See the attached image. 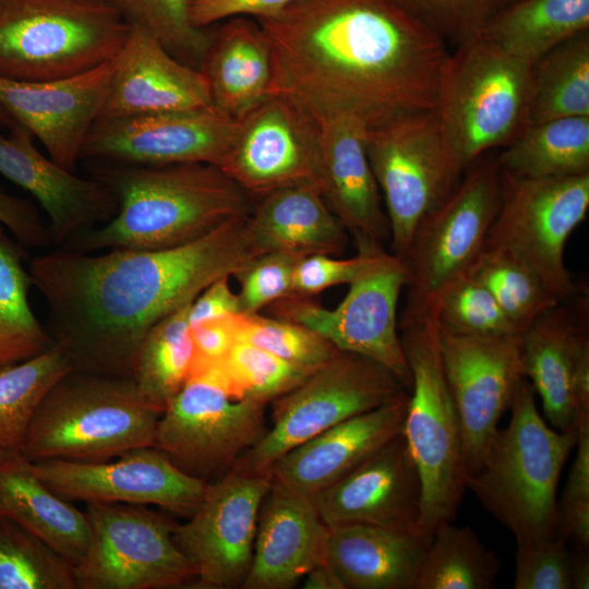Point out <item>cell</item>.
Masks as SVG:
<instances>
[{
  "label": "cell",
  "instance_id": "1",
  "mask_svg": "<svg viewBox=\"0 0 589 589\" xmlns=\"http://www.w3.org/2000/svg\"><path fill=\"white\" fill-rule=\"evenodd\" d=\"M255 20L272 94L318 123L344 117L371 131L436 107L447 44L399 0H298Z\"/></svg>",
  "mask_w": 589,
  "mask_h": 589
},
{
  "label": "cell",
  "instance_id": "2",
  "mask_svg": "<svg viewBox=\"0 0 589 589\" xmlns=\"http://www.w3.org/2000/svg\"><path fill=\"white\" fill-rule=\"evenodd\" d=\"M248 217L168 249L92 254L53 248L32 259L33 286L48 306L46 329L73 370L131 377L137 349L155 324L260 254Z\"/></svg>",
  "mask_w": 589,
  "mask_h": 589
},
{
  "label": "cell",
  "instance_id": "3",
  "mask_svg": "<svg viewBox=\"0 0 589 589\" xmlns=\"http://www.w3.org/2000/svg\"><path fill=\"white\" fill-rule=\"evenodd\" d=\"M89 172L116 195L118 213L59 248L86 253L173 248L232 218L249 216L255 204L236 181L211 164L139 166L93 160Z\"/></svg>",
  "mask_w": 589,
  "mask_h": 589
},
{
  "label": "cell",
  "instance_id": "4",
  "mask_svg": "<svg viewBox=\"0 0 589 589\" xmlns=\"http://www.w3.org/2000/svg\"><path fill=\"white\" fill-rule=\"evenodd\" d=\"M536 392L524 377L513 397L510 420L498 429L466 485L515 537L516 544L555 537L557 484L576 446V430L558 431L541 417Z\"/></svg>",
  "mask_w": 589,
  "mask_h": 589
},
{
  "label": "cell",
  "instance_id": "5",
  "mask_svg": "<svg viewBox=\"0 0 589 589\" xmlns=\"http://www.w3.org/2000/svg\"><path fill=\"white\" fill-rule=\"evenodd\" d=\"M161 412L131 377L71 371L46 395L22 454L31 461H104L154 446Z\"/></svg>",
  "mask_w": 589,
  "mask_h": 589
},
{
  "label": "cell",
  "instance_id": "6",
  "mask_svg": "<svg viewBox=\"0 0 589 589\" xmlns=\"http://www.w3.org/2000/svg\"><path fill=\"white\" fill-rule=\"evenodd\" d=\"M131 24L108 0H0V77L45 82L113 60Z\"/></svg>",
  "mask_w": 589,
  "mask_h": 589
},
{
  "label": "cell",
  "instance_id": "7",
  "mask_svg": "<svg viewBox=\"0 0 589 589\" xmlns=\"http://www.w3.org/2000/svg\"><path fill=\"white\" fill-rule=\"evenodd\" d=\"M531 67L483 35L455 46L440 77L435 111L465 170L508 145L528 124Z\"/></svg>",
  "mask_w": 589,
  "mask_h": 589
},
{
  "label": "cell",
  "instance_id": "8",
  "mask_svg": "<svg viewBox=\"0 0 589 589\" xmlns=\"http://www.w3.org/2000/svg\"><path fill=\"white\" fill-rule=\"evenodd\" d=\"M501 192V168L485 154L465 170L449 196L419 220L401 257L407 281L399 329L434 317L446 290L469 274L484 250Z\"/></svg>",
  "mask_w": 589,
  "mask_h": 589
},
{
  "label": "cell",
  "instance_id": "9",
  "mask_svg": "<svg viewBox=\"0 0 589 589\" xmlns=\"http://www.w3.org/2000/svg\"><path fill=\"white\" fill-rule=\"evenodd\" d=\"M400 330L411 373L401 433L421 479L419 531L433 534L456 519L467 489L462 437L434 317Z\"/></svg>",
  "mask_w": 589,
  "mask_h": 589
},
{
  "label": "cell",
  "instance_id": "10",
  "mask_svg": "<svg viewBox=\"0 0 589 589\" xmlns=\"http://www.w3.org/2000/svg\"><path fill=\"white\" fill-rule=\"evenodd\" d=\"M408 390L387 368L339 350L296 388L274 400L272 425L231 468L271 473L284 454L329 428L376 409Z\"/></svg>",
  "mask_w": 589,
  "mask_h": 589
},
{
  "label": "cell",
  "instance_id": "11",
  "mask_svg": "<svg viewBox=\"0 0 589 589\" xmlns=\"http://www.w3.org/2000/svg\"><path fill=\"white\" fill-rule=\"evenodd\" d=\"M502 172L501 201L484 249L514 257L560 301L584 289L564 264L565 244L589 208V172L526 178Z\"/></svg>",
  "mask_w": 589,
  "mask_h": 589
},
{
  "label": "cell",
  "instance_id": "12",
  "mask_svg": "<svg viewBox=\"0 0 589 589\" xmlns=\"http://www.w3.org/2000/svg\"><path fill=\"white\" fill-rule=\"evenodd\" d=\"M365 151L384 199L392 253L401 259L419 220L449 196L464 171L435 109L366 131Z\"/></svg>",
  "mask_w": 589,
  "mask_h": 589
},
{
  "label": "cell",
  "instance_id": "13",
  "mask_svg": "<svg viewBox=\"0 0 589 589\" xmlns=\"http://www.w3.org/2000/svg\"><path fill=\"white\" fill-rule=\"evenodd\" d=\"M87 550L73 567L76 589H166L194 584L173 540L176 521L144 505L87 503Z\"/></svg>",
  "mask_w": 589,
  "mask_h": 589
},
{
  "label": "cell",
  "instance_id": "14",
  "mask_svg": "<svg viewBox=\"0 0 589 589\" xmlns=\"http://www.w3.org/2000/svg\"><path fill=\"white\" fill-rule=\"evenodd\" d=\"M265 406L233 397L211 372L190 375L161 412L154 446L179 469L206 481L231 469L265 434Z\"/></svg>",
  "mask_w": 589,
  "mask_h": 589
},
{
  "label": "cell",
  "instance_id": "15",
  "mask_svg": "<svg viewBox=\"0 0 589 589\" xmlns=\"http://www.w3.org/2000/svg\"><path fill=\"white\" fill-rule=\"evenodd\" d=\"M237 121L230 148L218 167L254 201L287 187L318 188L322 129L305 109L271 94Z\"/></svg>",
  "mask_w": 589,
  "mask_h": 589
},
{
  "label": "cell",
  "instance_id": "16",
  "mask_svg": "<svg viewBox=\"0 0 589 589\" xmlns=\"http://www.w3.org/2000/svg\"><path fill=\"white\" fill-rule=\"evenodd\" d=\"M407 281L402 260L350 284L335 309H326L308 296L291 294L269 304L272 314L316 332L339 350L370 358L390 370L409 390L410 368L398 333L397 308Z\"/></svg>",
  "mask_w": 589,
  "mask_h": 589
},
{
  "label": "cell",
  "instance_id": "17",
  "mask_svg": "<svg viewBox=\"0 0 589 589\" xmlns=\"http://www.w3.org/2000/svg\"><path fill=\"white\" fill-rule=\"evenodd\" d=\"M271 473L229 469L207 483L203 500L173 540L192 564L195 588H241L251 566L257 518Z\"/></svg>",
  "mask_w": 589,
  "mask_h": 589
},
{
  "label": "cell",
  "instance_id": "18",
  "mask_svg": "<svg viewBox=\"0 0 589 589\" xmlns=\"http://www.w3.org/2000/svg\"><path fill=\"white\" fill-rule=\"evenodd\" d=\"M440 350L458 414L467 477L480 466L501 417L525 377L521 334L473 337L438 329Z\"/></svg>",
  "mask_w": 589,
  "mask_h": 589
},
{
  "label": "cell",
  "instance_id": "19",
  "mask_svg": "<svg viewBox=\"0 0 589 589\" xmlns=\"http://www.w3.org/2000/svg\"><path fill=\"white\" fill-rule=\"evenodd\" d=\"M37 477L68 501L157 505L191 516L207 482L185 473L155 446L137 447L104 461H32Z\"/></svg>",
  "mask_w": 589,
  "mask_h": 589
},
{
  "label": "cell",
  "instance_id": "20",
  "mask_svg": "<svg viewBox=\"0 0 589 589\" xmlns=\"http://www.w3.org/2000/svg\"><path fill=\"white\" fill-rule=\"evenodd\" d=\"M237 123V119L215 107L99 119L84 141L80 159L139 166H219L230 148Z\"/></svg>",
  "mask_w": 589,
  "mask_h": 589
},
{
  "label": "cell",
  "instance_id": "21",
  "mask_svg": "<svg viewBox=\"0 0 589 589\" xmlns=\"http://www.w3.org/2000/svg\"><path fill=\"white\" fill-rule=\"evenodd\" d=\"M312 497L329 529L360 525L420 533L421 479L401 432Z\"/></svg>",
  "mask_w": 589,
  "mask_h": 589
},
{
  "label": "cell",
  "instance_id": "22",
  "mask_svg": "<svg viewBox=\"0 0 589 589\" xmlns=\"http://www.w3.org/2000/svg\"><path fill=\"white\" fill-rule=\"evenodd\" d=\"M113 60L53 81L0 77V104L40 141L55 163L74 172L84 141L108 95Z\"/></svg>",
  "mask_w": 589,
  "mask_h": 589
},
{
  "label": "cell",
  "instance_id": "23",
  "mask_svg": "<svg viewBox=\"0 0 589 589\" xmlns=\"http://www.w3.org/2000/svg\"><path fill=\"white\" fill-rule=\"evenodd\" d=\"M113 61L110 88L97 120L214 107L202 72L176 59L141 25H131Z\"/></svg>",
  "mask_w": 589,
  "mask_h": 589
},
{
  "label": "cell",
  "instance_id": "24",
  "mask_svg": "<svg viewBox=\"0 0 589 589\" xmlns=\"http://www.w3.org/2000/svg\"><path fill=\"white\" fill-rule=\"evenodd\" d=\"M1 128L0 173L38 201L49 217L53 248L116 216L118 200L104 183L81 178L44 156L25 128L7 136Z\"/></svg>",
  "mask_w": 589,
  "mask_h": 589
},
{
  "label": "cell",
  "instance_id": "25",
  "mask_svg": "<svg viewBox=\"0 0 589 589\" xmlns=\"http://www.w3.org/2000/svg\"><path fill=\"white\" fill-rule=\"evenodd\" d=\"M328 538L313 497L273 481L260 508L252 562L241 588L297 586L326 561Z\"/></svg>",
  "mask_w": 589,
  "mask_h": 589
},
{
  "label": "cell",
  "instance_id": "26",
  "mask_svg": "<svg viewBox=\"0 0 589 589\" xmlns=\"http://www.w3.org/2000/svg\"><path fill=\"white\" fill-rule=\"evenodd\" d=\"M409 392L352 417L291 448L271 467L273 481L314 496L330 486L402 430Z\"/></svg>",
  "mask_w": 589,
  "mask_h": 589
},
{
  "label": "cell",
  "instance_id": "27",
  "mask_svg": "<svg viewBox=\"0 0 589 589\" xmlns=\"http://www.w3.org/2000/svg\"><path fill=\"white\" fill-rule=\"evenodd\" d=\"M588 294L585 290L544 311L521 334L525 377L542 401L552 428L578 429L573 381L580 354L589 349Z\"/></svg>",
  "mask_w": 589,
  "mask_h": 589
},
{
  "label": "cell",
  "instance_id": "28",
  "mask_svg": "<svg viewBox=\"0 0 589 589\" xmlns=\"http://www.w3.org/2000/svg\"><path fill=\"white\" fill-rule=\"evenodd\" d=\"M322 129L321 194L354 241L381 243L390 229L381 191L365 151L366 130L357 121L337 117L320 122Z\"/></svg>",
  "mask_w": 589,
  "mask_h": 589
},
{
  "label": "cell",
  "instance_id": "29",
  "mask_svg": "<svg viewBox=\"0 0 589 589\" xmlns=\"http://www.w3.org/2000/svg\"><path fill=\"white\" fill-rule=\"evenodd\" d=\"M0 515L37 537L72 567L87 550L85 512L48 488L19 452L0 450Z\"/></svg>",
  "mask_w": 589,
  "mask_h": 589
},
{
  "label": "cell",
  "instance_id": "30",
  "mask_svg": "<svg viewBox=\"0 0 589 589\" xmlns=\"http://www.w3.org/2000/svg\"><path fill=\"white\" fill-rule=\"evenodd\" d=\"M433 534L374 527L329 529L326 561L345 589H416Z\"/></svg>",
  "mask_w": 589,
  "mask_h": 589
},
{
  "label": "cell",
  "instance_id": "31",
  "mask_svg": "<svg viewBox=\"0 0 589 589\" xmlns=\"http://www.w3.org/2000/svg\"><path fill=\"white\" fill-rule=\"evenodd\" d=\"M221 22L209 33L199 70L213 106L239 119L272 94V53L255 19L233 16Z\"/></svg>",
  "mask_w": 589,
  "mask_h": 589
},
{
  "label": "cell",
  "instance_id": "32",
  "mask_svg": "<svg viewBox=\"0 0 589 589\" xmlns=\"http://www.w3.org/2000/svg\"><path fill=\"white\" fill-rule=\"evenodd\" d=\"M248 228L259 253L332 256L348 244V231L320 189L310 184L278 189L256 200Z\"/></svg>",
  "mask_w": 589,
  "mask_h": 589
},
{
  "label": "cell",
  "instance_id": "33",
  "mask_svg": "<svg viewBox=\"0 0 589 589\" xmlns=\"http://www.w3.org/2000/svg\"><path fill=\"white\" fill-rule=\"evenodd\" d=\"M589 31V0H517L497 13L481 35L532 67L567 39Z\"/></svg>",
  "mask_w": 589,
  "mask_h": 589
},
{
  "label": "cell",
  "instance_id": "34",
  "mask_svg": "<svg viewBox=\"0 0 589 589\" xmlns=\"http://www.w3.org/2000/svg\"><path fill=\"white\" fill-rule=\"evenodd\" d=\"M501 170L526 178L589 172V117L528 124L496 157Z\"/></svg>",
  "mask_w": 589,
  "mask_h": 589
},
{
  "label": "cell",
  "instance_id": "35",
  "mask_svg": "<svg viewBox=\"0 0 589 589\" xmlns=\"http://www.w3.org/2000/svg\"><path fill=\"white\" fill-rule=\"evenodd\" d=\"M589 117V31L556 46L531 67L529 124Z\"/></svg>",
  "mask_w": 589,
  "mask_h": 589
},
{
  "label": "cell",
  "instance_id": "36",
  "mask_svg": "<svg viewBox=\"0 0 589 589\" xmlns=\"http://www.w3.org/2000/svg\"><path fill=\"white\" fill-rule=\"evenodd\" d=\"M191 302L155 324L141 342L131 378L141 396L163 412L189 377L193 344Z\"/></svg>",
  "mask_w": 589,
  "mask_h": 589
},
{
  "label": "cell",
  "instance_id": "37",
  "mask_svg": "<svg viewBox=\"0 0 589 589\" xmlns=\"http://www.w3.org/2000/svg\"><path fill=\"white\" fill-rule=\"evenodd\" d=\"M71 371L68 356L57 344L27 360L0 364V450L23 452L38 407Z\"/></svg>",
  "mask_w": 589,
  "mask_h": 589
},
{
  "label": "cell",
  "instance_id": "38",
  "mask_svg": "<svg viewBox=\"0 0 589 589\" xmlns=\"http://www.w3.org/2000/svg\"><path fill=\"white\" fill-rule=\"evenodd\" d=\"M501 560L470 527L441 525L423 557L416 589H492Z\"/></svg>",
  "mask_w": 589,
  "mask_h": 589
},
{
  "label": "cell",
  "instance_id": "39",
  "mask_svg": "<svg viewBox=\"0 0 589 589\" xmlns=\"http://www.w3.org/2000/svg\"><path fill=\"white\" fill-rule=\"evenodd\" d=\"M24 262L22 244L0 228V364L27 360L55 345L29 305L33 283Z\"/></svg>",
  "mask_w": 589,
  "mask_h": 589
},
{
  "label": "cell",
  "instance_id": "40",
  "mask_svg": "<svg viewBox=\"0 0 589 589\" xmlns=\"http://www.w3.org/2000/svg\"><path fill=\"white\" fill-rule=\"evenodd\" d=\"M0 589H76L71 564L0 515Z\"/></svg>",
  "mask_w": 589,
  "mask_h": 589
},
{
  "label": "cell",
  "instance_id": "41",
  "mask_svg": "<svg viewBox=\"0 0 589 589\" xmlns=\"http://www.w3.org/2000/svg\"><path fill=\"white\" fill-rule=\"evenodd\" d=\"M469 274L491 292L520 332L544 311L560 303L529 268L496 250L484 249Z\"/></svg>",
  "mask_w": 589,
  "mask_h": 589
},
{
  "label": "cell",
  "instance_id": "42",
  "mask_svg": "<svg viewBox=\"0 0 589 589\" xmlns=\"http://www.w3.org/2000/svg\"><path fill=\"white\" fill-rule=\"evenodd\" d=\"M211 369L233 397L265 405L296 388L314 371L242 340H237L226 359Z\"/></svg>",
  "mask_w": 589,
  "mask_h": 589
},
{
  "label": "cell",
  "instance_id": "43",
  "mask_svg": "<svg viewBox=\"0 0 589 589\" xmlns=\"http://www.w3.org/2000/svg\"><path fill=\"white\" fill-rule=\"evenodd\" d=\"M131 24L148 29L179 61L199 69L209 43L189 19V0H108Z\"/></svg>",
  "mask_w": 589,
  "mask_h": 589
},
{
  "label": "cell",
  "instance_id": "44",
  "mask_svg": "<svg viewBox=\"0 0 589 589\" xmlns=\"http://www.w3.org/2000/svg\"><path fill=\"white\" fill-rule=\"evenodd\" d=\"M440 330L473 337L522 334L491 292L470 274L452 285L434 313Z\"/></svg>",
  "mask_w": 589,
  "mask_h": 589
},
{
  "label": "cell",
  "instance_id": "45",
  "mask_svg": "<svg viewBox=\"0 0 589 589\" xmlns=\"http://www.w3.org/2000/svg\"><path fill=\"white\" fill-rule=\"evenodd\" d=\"M238 340L311 370L327 362L338 351L327 339L304 325L259 313L240 314Z\"/></svg>",
  "mask_w": 589,
  "mask_h": 589
},
{
  "label": "cell",
  "instance_id": "46",
  "mask_svg": "<svg viewBox=\"0 0 589 589\" xmlns=\"http://www.w3.org/2000/svg\"><path fill=\"white\" fill-rule=\"evenodd\" d=\"M358 254L348 260L314 254L302 257L294 269L293 294L318 293L329 287L352 284L386 265L395 255L372 241L356 242Z\"/></svg>",
  "mask_w": 589,
  "mask_h": 589
},
{
  "label": "cell",
  "instance_id": "47",
  "mask_svg": "<svg viewBox=\"0 0 589 589\" xmlns=\"http://www.w3.org/2000/svg\"><path fill=\"white\" fill-rule=\"evenodd\" d=\"M447 45L478 35L502 10L517 0H399Z\"/></svg>",
  "mask_w": 589,
  "mask_h": 589
},
{
  "label": "cell",
  "instance_id": "48",
  "mask_svg": "<svg viewBox=\"0 0 589 589\" xmlns=\"http://www.w3.org/2000/svg\"><path fill=\"white\" fill-rule=\"evenodd\" d=\"M302 257L285 252H265L252 257L233 276L240 283L241 314L257 313L273 302L293 294V275Z\"/></svg>",
  "mask_w": 589,
  "mask_h": 589
},
{
  "label": "cell",
  "instance_id": "49",
  "mask_svg": "<svg viewBox=\"0 0 589 589\" xmlns=\"http://www.w3.org/2000/svg\"><path fill=\"white\" fill-rule=\"evenodd\" d=\"M576 458L557 501L556 533L589 550V414L578 423Z\"/></svg>",
  "mask_w": 589,
  "mask_h": 589
},
{
  "label": "cell",
  "instance_id": "50",
  "mask_svg": "<svg viewBox=\"0 0 589 589\" xmlns=\"http://www.w3.org/2000/svg\"><path fill=\"white\" fill-rule=\"evenodd\" d=\"M567 540L555 536L544 541L517 544L515 589H572Z\"/></svg>",
  "mask_w": 589,
  "mask_h": 589
},
{
  "label": "cell",
  "instance_id": "51",
  "mask_svg": "<svg viewBox=\"0 0 589 589\" xmlns=\"http://www.w3.org/2000/svg\"><path fill=\"white\" fill-rule=\"evenodd\" d=\"M240 314L224 315L190 326L193 359L189 376L217 366L226 359L238 340Z\"/></svg>",
  "mask_w": 589,
  "mask_h": 589
},
{
  "label": "cell",
  "instance_id": "52",
  "mask_svg": "<svg viewBox=\"0 0 589 589\" xmlns=\"http://www.w3.org/2000/svg\"><path fill=\"white\" fill-rule=\"evenodd\" d=\"M298 0H189V19L196 28H206L233 16L268 17Z\"/></svg>",
  "mask_w": 589,
  "mask_h": 589
},
{
  "label": "cell",
  "instance_id": "53",
  "mask_svg": "<svg viewBox=\"0 0 589 589\" xmlns=\"http://www.w3.org/2000/svg\"><path fill=\"white\" fill-rule=\"evenodd\" d=\"M0 224L5 226L22 245L41 249L53 247L49 225L41 219L34 204L8 194L1 188Z\"/></svg>",
  "mask_w": 589,
  "mask_h": 589
},
{
  "label": "cell",
  "instance_id": "54",
  "mask_svg": "<svg viewBox=\"0 0 589 589\" xmlns=\"http://www.w3.org/2000/svg\"><path fill=\"white\" fill-rule=\"evenodd\" d=\"M228 279L226 276L213 281L191 302L188 312L190 326L206 320L241 313L238 293L232 292Z\"/></svg>",
  "mask_w": 589,
  "mask_h": 589
},
{
  "label": "cell",
  "instance_id": "55",
  "mask_svg": "<svg viewBox=\"0 0 589 589\" xmlns=\"http://www.w3.org/2000/svg\"><path fill=\"white\" fill-rule=\"evenodd\" d=\"M302 580L304 589H345L340 578L327 561L312 568Z\"/></svg>",
  "mask_w": 589,
  "mask_h": 589
},
{
  "label": "cell",
  "instance_id": "56",
  "mask_svg": "<svg viewBox=\"0 0 589 589\" xmlns=\"http://www.w3.org/2000/svg\"><path fill=\"white\" fill-rule=\"evenodd\" d=\"M570 584L572 589L589 588V555L587 549L578 548L570 558Z\"/></svg>",
  "mask_w": 589,
  "mask_h": 589
},
{
  "label": "cell",
  "instance_id": "57",
  "mask_svg": "<svg viewBox=\"0 0 589 589\" xmlns=\"http://www.w3.org/2000/svg\"><path fill=\"white\" fill-rule=\"evenodd\" d=\"M0 124L7 128L9 131L23 128L17 121L9 113V111L0 104Z\"/></svg>",
  "mask_w": 589,
  "mask_h": 589
}]
</instances>
